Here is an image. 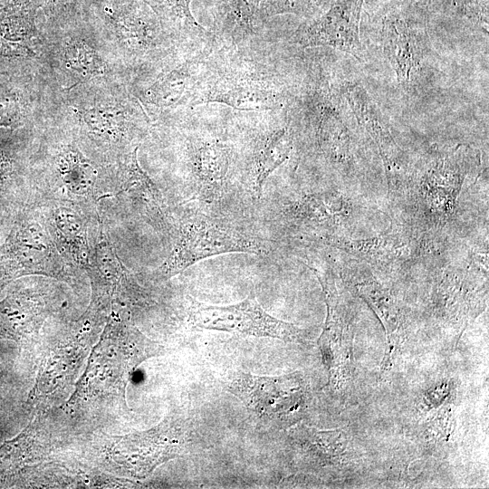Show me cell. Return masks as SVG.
Instances as JSON below:
<instances>
[{
  "mask_svg": "<svg viewBox=\"0 0 489 489\" xmlns=\"http://www.w3.org/2000/svg\"><path fill=\"white\" fill-rule=\"evenodd\" d=\"M268 244L228 222L205 213H184L174 247L156 271L168 279L205 258L226 253L266 254Z\"/></svg>",
  "mask_w": 489,
  "mask_h": 489,
  "instance_id": "1",
  "label": "cell"
},
{
  "mask_svg": "<svg viewBox=\"0 0 489 489\" xmlns=\"http://www.w3.org/2000/svg\"><path fill=\"white\" fill-rule=\"evenodd\" d=\"M229 390L259 419L278 427H289L301 419L311 397L299 371L273 377L239 373Z\"/></svg>",
  "mask_w": 489,
  "mask_h": 489,
  "instance_id": "2",
  "label": "cell"
},
{
  "mask_svg": "<svg viewBox=\"0 0 489 489\" xmlns=\"http://www.w3.org/2000/svg\"><path fill=\"white\" fill-rule=\"evenodd\" d=\"M4 279L26 274H43L70 281L72 272L62 259L43 224L34 216H23L13 226L0 256Z\"/></svg>",
  "mask_w": 489,
  "mask_h": 489,
  "instance_id": "3",
  "label": "cell"
},
{
  "mask_svg": "<svg viewBox=\"0 0 489 489\" xmlns=\"http://www.w3.org/2000/svg\"><path fill=\"white\" fill-rule=\"evenodd\" d=\"M189 302L188 317L194 327L288 342L305 341L303 330L270 315L253 295L226 306L208 305L193 298Z\"/></svg>",
  "mask_w": 489,
  "mask_h": 489,
  "instance_id": "4",
  "label": "cell"
},
{
  "mask_svg": "<svg viewBox=\"0 0 489 489\" xmlns=\"http://www.w3.org/2000/svg\"><path fill=\"white\" fill-rule=\"evenodd\" d=\"M477 164V151L459 145L437 153L423 165L417 179V200L436 224L448 219L465 177Z\"/></svg>",
  "mask_w": 489,
  "mask_h": 489,
  "instance_id": "5",
  "label": "cell"
},
{
  "mask_svg": "<svg viewBox=\"0 0 489 489\" xmlns=\"http://www.w3.org/2000/svg\"><path fill=\"white\" fill-rule=\"evenodd\" d=\"M317 278L327 307V316L318 344L323 364L329 371V385L332 388L340 389L346 386L352 372V336L334 279L326 273H319Z\"/></svg>",
  "mask_w": 489,
  "mask_h": 489,
  "instance_id": "6",
  "label": "cell"
},
{
  "mask_svg": "<svg viewBox=\"0 0 489 489\" xmlns=\"http://www.w3.org/2000/svg\"><path fill=\"white\" fill-rule=\"evenodd\" d=\"M363 0H337L319 19L300 28L292 42L302 47L330 46L362 61L360 20Z\"/></svg>",
  "mask_w": 489,
  "mask_h": 489,
  "instance_id": "7",
  "label": "cell"
},
{
  "mask_svg": "<svg viewBox=\"0 0 489 489\" xmlns=\"http://www.w3.org/2000/svg\"><path fill=\"white\" fill-rule=\"evenodd\" d=\"M344 94L358 122L375 142L391 186L403 183L406 177L404 156L391 133L383 112L359 82L346 86Z\"/></svg>",
  "mask_w": 489,
  "mask_h": 489,
  "instance_id": "8",
  "label": "cell"
},
{
  "mask_svg": "<svg viewBox=\"0 0 489 489\" xmlns=\"http://www.w3.org/2000/svg\"><path fill=\"white\" fill-rule=\"evenodd\" d=\"M382 43L398 82L405 88L412 87L420 75L424 57L422 41L417 30L405 20L387 19L382 30Z\"/></svg>",
  "mask_w": 489,
  "mask_h": 489,
  "instance_id": "9",
  "label": "cell"
},
{
  "mask_svg": "<svg viewBox=\"0 0 489 489\" xmlns=\"http://www.w3.org/2000/svg\"><path fill=\"white\" fill-rule=\"evenodd\" d=\"M341 198L332 193L306 196L283 211L285 221L308 237L329 243L343 216Z\"/></svg>",
  "mask_w": 489,
  "mask_h": 489,
  "instance_id": "10",
  "label": "cell"
},
{
  "mask_svg": "<svg viewBox=\"0 0 489 489\" xmlns=\"http://www.w3.org/2000/svg\"><path fill=\"white\" fill-rule=\"evenodd\" d=\"M120 192L128 195L154 227L171 228V218L161 193L139 165L137 148L126 161Z\"/></svg>",
  "mask_w": 489,
  "mask_h": 489,
  "instance_id": "11",
  "label": "cell"
},
{
  "mask_svg": "<svg viewBox=\"0 0 489 489\" xmlns=\"http://www.w3.org/2000/svg\"><path fill=\"white\" fill-rule=\"evenodd\" d=\"M352 284L383 325L388 348L381 369H388L392 366L395 353L405 338L402 312L392 294L374 280L354 281Z\"/></svg>",
  "mask_w": 489,
  "mask_h": 489,
  "instance_id": "12",
  "label": "cell"
},
{
  "mask_svg": "<svg viewBox=\"0 0 489 489\" xmlns=\"http://www.w3.org/2000/svg\"><path fill=\"white\" fill-rule=\"evenodd\" d=\"M196 103L220 102L239 110H264L277 107L275 91L264 83L246 79H222Z\"/></svg>",
  "mask_w": 489,
  "mask_h": 489,
  "instance_id": "13",
  "label": "cell"
},
{
  "mask_svg": "<svg viewBox=\"0 0 489 489\" xmlns=\"http://www.w3.org/2000/svg\"><path fill=\"white\" fill-rule=\"evenodd\" d=\"M48 230L60 254L84 270L92 266L86 224L82 217L67 206H57L51 213Z\"/></svg>",
  "mask_w": 489,
  "mask_h": 489,
  "instance_id": "14",
  "label": "cell"
},
{
  "mask_svg": "<svg viewBox=\"0 0 489 489\" xmlns=\"http://www.w3.org/2000/svg\"><path fill=\"white\" fill-rule=\"evenodd\" d=\"M192 176L205 198L215 197L222 189L230 166V150L216 140L194 143L190 156Z\"/></svg>",
  "mask_w": 489,
  "mask_h": 489,
  "instance_id": "15",
  "label": "cell"
},
{
  "mask_svg": "<svg viewBox=\"0 0 489 489\" xmlns=\"http://www.w3.org/2000/svg\"><path fill=\"white\" fill-rule=\"evenodd\" d=\"M292 141L286 129H280L268 135L256 148L252 160L251 186L259 198L265 179L287 158Z\"/></svg>",
  "mask_w": 489,
  "mask_h": 489,
  "instance_id": "16",
  "label": "cell"
},
{
  "mask_svg": "<svg viewBox=\"0 0 489 489\" xmlns=\"http://www.w3.org/2000/svg\"><path fill=\"white\" fill-rule=\"evenodd\" d=\"M294 433L307 455L321 464H338L346 456L348 437L341 429L317 430L301 426Z\"/></svg>",
  "mask_w": 489,
  "mask_h": 489,
  "instance_id": "17",
  "label": "cell"
},
{
  "mask_svg": "<svg viewBox=\"0 0 489 489\" xmlns=\"http://www.w3.org/2000/svg\"><path fill=\"white\" fill-rule=\"evenodd\" d=\"M60 176L68 189L79 196L90 195L96 181V171L78 150L69 149L59 158Z\"/></svg>",
  "mask_w": 489,
  "mask_h": 489,
  "instance_id": "18",
  "label": "cell"
},
{
  "mask_svg": "<svg viewBox=\"0 0 489 489\" xmlns=\"http://www.w3.org/2000/svg\"><path fill=\"white\" fill-rule=\"evenodd\" d=\"M190 77L187 66H181L168 72L147 90V101L158 107H169L176 104L188 87Z\"/></svg>",
  "mask_w": 489,
  "mask_h": 489,
  "instance_id": "19",
  "label": "cell"
},
{
  "mask_svg": "<svg viewBox=\"0 0 489 489\" xmlns=\"http://www.w3.org/2000/svg\"><path fill=\"white\" fill-rule=\"evenodd\" d=\"M261 0H225L228 14L244 30L252 31Z\"/></svg>",
  "mask_w": 489,
  "mask_h": 489,
  "instance_id": "20",
  "label": "cell"
},
{
  "mask_svg": "<svg viewBox=\"0 0 489 489\" xmlns=\"http://www.w3.org/2000/svg\"><path fill=\"white\" fill-rule=\"evenodd\" d=\"M21 116L17 94L9 87L0 84V128L18 124Z\"/></svg>",
  "mask_w": 489,
  "mask_h": 489,
  "instance_id": "21",
  "label": "cell"
},
{
  "mask_svg": "<svg viewBox=\"0 0 489 489\" xmlns=\"http://www.w3.org/2000/svg\"><path fill=\"white\" fill-rule=\"evenodd\" d=\"M317 0H268L265 9L267 16L283 13L307 14L312 13Z\"/></svg>",
  "mask_w": 489,
  "mask_h": 489,
  "instance_id": "22",
  "label": "cell"
},
{
  "mask_svg": "<svg viewBox=\"0 0 489 489\" xmlns=\"http://www.w3.org/2000/svg\"><path fill=\"white\" fill-rule=\"evenodd\" d=\"M169 13L177 17L181 21L185 22L187 24L192 28H198L203 30V28L198 24L195 20L194 16L191 14L190 4L191 0H163Z\"/></svg>",
  "mask_w": 489,
  "mask_h": 489,
  "instance_id": "23",
  "label": "cell"
},
{
  "mask_svg": "<svg viewBox=\"0 0 489 489\" xmlns=\"http://www.w3.org/2000/svg\"><path fill=\"white\" fill-rule=\"evenodd\" d=\"M6 168V161L3 154L0 152V182L3 179V176Z\"/></svg>",
  "mask_w": 489,
  "mask_h": 489,
  "instance_id": "24",
  "label": "cell"
}]
</instances>
